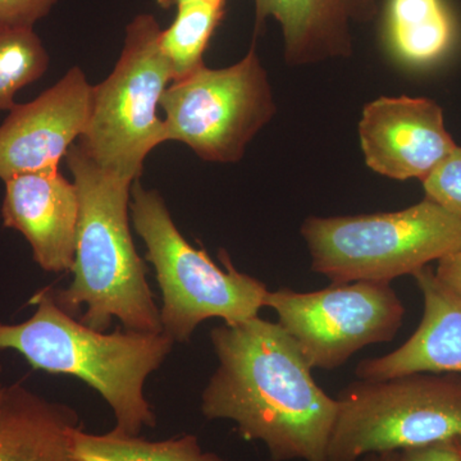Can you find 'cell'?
I'll list each match as a JSON object with an SVG mask.
<instances>
[{"instance_id": "cell-1", "label": "cell", "mask_w": 461, "mask_h": 461, "mask_svg": "<svg viewBox=\"0 0 461 461\" xmlns=\"http://www.w3.org/2000/svg\"><path fill=\"white\" fill-rule=\"evenodd\" d=\"M211 339L220 366L203 393V415L233 421L273 461H327L339 402L315 384L286 330L258 315L217 327Z\"/></svg>"}, {"instance_id": "cell-2", "label": "cell", "mask_w": 461, "mask_h": 461, "mask_svg": "<svg viewBox=\"0 0 461 461\" xmlns=\"http://www.w3.org/2000/svg\"><path fill=\"white\" fill-rule=\"evenodd\" d=\"M66 160L77 187L80 213L74 281L65 290H54L58 305L74 317L85 306L81 323L100 332L117 318L124 330L162 333L147 266L130 230L135 181L100 168L76 142Z\"/></svg>"}, {"instance_id": "cell-3", "label": "cell", "mask_w": 461, "mask_h": 461, "mask_svg": "<svg viewBox=\"0 0 461 461\" xmlns=\"http://www.w3.org/2000/svg\"><path fill=\"white\" fill-rule=\"evenodd\" d=\"M30 304L36 311L29 321H0V350L17 351L36 371L71 375L86 382L113 411L114 429L138 436L144 427L156 426L144 384L172 350L168 336L90 329L58 305L51 287L36 293Z\"/></svg>"}, {"instance_id": "cell-4", "label": "cell", "mask_w": 461, "mask_h": 461, "mask_svg": "<svg viewBox=\"0 0 461 461\" xmlns=\"http://www.w3.org/2000/svg\"><path fill=\"white\" fill-rule=\"evenodd\" d=\"M130 212L162 293V332L173 342L189 341L202 321L220 318L238 324L266 308V285L239 272L226 251L220 253L221 268L205 250L194 248L176 227L160 194L145 189L140 178L132 184Z\"/></svg>"}, {"instance_id": "cell-5", "label": "cell", "mask_w": 461, "mask_h": 461, "mask_svg": "<svg viewBox=\"0 0 461 461\" xmlns=\"http://www.w3.org/2000/svg\"><path fill=\"white\" fill-rule=\"evenodd\" d=\"M312 269L332 284H390L461 249V220L429 199L391 213L309 217Z\"/></svg>"}, {"instance_id": "cell-6", "label": "cell", "mask_w": 461, "mask_h": 461, "mask_svg": "<svg viewBox=\"0 0 461 461\" xmlns=\"http://www.w3.org/2000/svg\"><path fill=\"white\" fill-rule=\"evenodd\" d=\"M160 32L151 14L129 23L113 71L91 90L89 118L77 140L100 168L130 181L140 178L150 151L167 142L157 109L172 76L160 50Z\"/></svg>"}, {"instance_id": "cell-7", "label": "cell", "mask_w": 461, "mask_h": 461, "mask_svg": "<svg viewBox=\"0 0 461 461\" xmlns=\"http://www.w3.org/2000/svg\"><path fill=\"white\" fill-rule=\"evenodd\" d=\"M338 402L327 461H359L461 438V375L357 379L339 393Z\"/></svg>"}, {"instance_id": "cell-8", "label": "cell", "mask_w": 461, "mask_h": 461, "mask_svg": "<svg viewBox=\"0 0 461 461\" xmlns=\"http://www.w3.org/2000/svg\"><path fill=\"white\" fill-rule=\"evenodd\" d=\"M166 138L206 162L238 163L276 113L271 84L256 48L226 68L204 66L167 87Z\"/></svg>"}, {"instance_id": "cell-9", "label": "cell", "mask_w": 461, "mask_h": 461, "mask_svg": "<svg viewBox=\"0 0 461 461\" xmlns=\"http://www.w3.org/2000/svg\"><path fill=\"white\" fill-rule=\"evenodd\" d=\"M266 308L299 346L312 369L335 371L366 346L393 341L405 308L390 284L357 281L323 290L268 291Z\"/></svg>"}, {"instance_id": "cell-10", "label": "cell", "mask_w": 461, "mask_h": 461, "mask_svg": "<svg viewBox=\"0 0 461 461\" xmlns=\"http://www.w3.org/2000/svg\"><path fill=\"white\" fill-rule=\"evenodd\" d=\"M91 90L80 67L26 104H16L0 124V180L23 173L59 169L84 132Z\"/></svg>"}, {"instance_id": "cell-11", "label": "cell", "mask_w": 461, "mask_h": 461, "mask_svg": "<svg viewBox=\"0 0 461 461\" xmlns=\"http://www.w3.org/2000/svg\"><path fill=\"white\" fill-rule=\"evenodd\" d=\"M366 166L393 180L423 182L456 142L445 126L444 111L426 98H388L368 103L359 122Z\"/></svg>"}, {"instance_id": "cell-12", "label": "cell", "mask_w": 461, "mask_h": 461, "mask_svg": "<svg viewBox=\"0 0 461 461\" xmlns=\"http://www.w3.org/2000/svg\"><path fill=\"white\" fill-rule=\"evenodd\" d=\"M5 185V227L23 233L44 271H71L80 213L75 182L59 169H47L14 176Z\"/></svg>"}, {"instance_id": "cell-13", "label": "cell", "mask_w": 461, "mask_h": 461, "mask_svg": "<svg viewBox=\"0 0 461 461\" xmlns=\"http://www.w3.org/2000/svg\"><path fill=\"white\" fill-rule=\"evenodd\" d=\"M423 296L417 330L393 353L357 364L360 381H382L414 373L461 375V303L448 295L426 267L415 273Z\"/></svg>"}, {"instance_id": "cell-14", "label": "cell", "mask_w": 461, "mask_h": 461, "mask_svg": "<svg viewBox=\"0 0 461 461\" xmlns=\"http://www.w3.org/2000/svg\"><path fill=\"white\" fill-rule=\"evenodd\" d=\"M256 33L268 18L280 23L288 65L302 66L353 51L350 27L377 17L382 0H254Z\"/></svg>"}, {"instance_id": "cell-15", "label": "cell", "mask_w": 461, "mask_h": 461, "mask_svg": "<svg viewBox=\"0 0 461 461\" xmlns=\"http://www.w3.org/2000/svg\"><path fill=\"white\" fill-rule=\"evenodd\" d=\"M77 414L14 384L0 403V461H75Z\"/></svg>"}, {"instance_id": "cell-16", "label": "cell", "mask_w": 461, "mask_h": 461, "mask_svg": "<svg viewBox=\"0 0 461 461\" xmlns=\"http://www.w3.org/2000/svg\"><path fill=\"white\" fill-rule=\"evenodd\" d=\"M456 39V18L445 0H387L384 41L405 65H435L450 53Z\"/></svg>"}, {"instance_id": "cell-17", "label": "cell", "mask_w": 461, "mask_h": 461, "mask_svg": "<svg viewBox=\"0 0 461 461\" xmlns=\"http://www.w3.org/2000/svg\"><path fill=\"white\" fill-rule=\"evenodd\" d=\"M75 461H223L204 451L195 436L149 441L114 429L94 435L78 427L72 438Z\"/></svg>"}, {"instance_id": "cell-18", "label": "cell", "mask_w": 461, "mask_h": 461, "mask_svg": "<svg viewBox=\"0 0 461 461\" xmlns=\"http://www.w3.org/2000/svg\"><path fill=\"white\" fill-rule=\"evenodd\" d=\"M227 0H194L178 5L168 29L159 35V47L171 71L172 83L204 67V54L226 11Z\"/></svg>"}, {"instance_id": "cell-19", "label": "cell", "mask_w": 461, "mask_h": 461, "mask_svg": "<svg viewBox=\"0 0 461 461\" xmlns=\"http://www.w3.org/2000/svg\"><path fill=\"white\" fill-rule=\"evenodd\" d=\"M50 54L33 29L0 32V112L11 111L18 91L48 71Z\"/></svg>"}, {"instance_id": "cell-20", "label": "cell", "mask_w": 461, "mask_h": 461, "mask_svg": "<svg viewBox=\"0 0 461 461\" xmlns=\"http://www.w3.org/2000/svg\"><path fill=\"white\" fill-rule=\"evenodd\" d=\"M426 199L461 220V147L456 148L423 181Z\"/></svg>"}, {"instance_id": "cell-21", "label": "cell", "mask_w": 461, "mask_h": 461, "mask_svg": "<svg viewBox=\"0 0 461 461\" xmlns=\"http://www.w3.org/2000/svg\"><path fill=\"white\" fill-rule=\"evenodd\" d=\"M58 0H0V32L33 29Z\"/></svg>"}, {"instance_id": "cell-22", "label": "cell", "mask_w": 461, "mask_h": 461, "mask_svg": "<svg viewBox=\"0 0 461 461\" xmlns=\"http://www.w3.org/2000/svg\"><path fill=\"white\" fill-rule=\"evenodd\" d=\"M403 461H461V438L445 439L402 451Z\"/></svg>"}, {"instance_id": "cell-23", "label": "cell", "mask_w": 461, "mask_h": 461, "mask_svg": "<svg viewBox=\"0 0 461 461\" xmlns=\"http://www.w3.org/2000/svg\"><path fill=\"white\" fill-rule=\"evenodd\" d=\"M435 277L448 295L461 303V249L438 260Z\"/></svg>"}, {"instance_id": "cell-24", "label": "cell", "mask_w": 461, "mask_h": 461, "mask_svg": "<svg viewBox=\"0 0 461 461\" xmlns=\"http://www.w3.org/2000/svg\"><path fill=\"white\" fill-rule=\"evenodd\" d=\"M359 461H403L402 451H388V453L371 454Z\"/></svg>"}, {"instance_id": "cell-25", "label": "cell", "mask_w": 461, "mask_h": 461, "mask_svg": "<svg viewBox=\"0 0 461 461\" xmlns=\"http://www.w3.org/2000/svg\"><path fill=\"white\" fill-rule=\"evenodd\" d=\"M160 7L169 9L172 7L177 8L178 5H184V3L194 2V0H156Z\"/></svg>"}, {"instance_id": "cell-26", "label": "cell", "mask_w": 461, "mask_h": 461, "mask_svg": "<svg viewBox=\"0 0 461 461\" xmlns=\"http://www.w3.org/2000/svg\"><path fill=\"white\" fill-rule=\"evenodd\" d=\"M5 387H3L2 384H0V403H2L3 395H5Z\"/></svg>"}, {"instance_id": "cell-27", "label": "cell", "mask_w": 461, "mask_h": 461, "mask_svg": "<svg viewBox=\"0 0 461 461\" xmlns=\"http://www.w3.org/2000/svg\"><path fill=\"white\" fill-rule=\"evenodd\" d=\"M0 372H2V366H0Z\"/></svg>"}]
</instances>
